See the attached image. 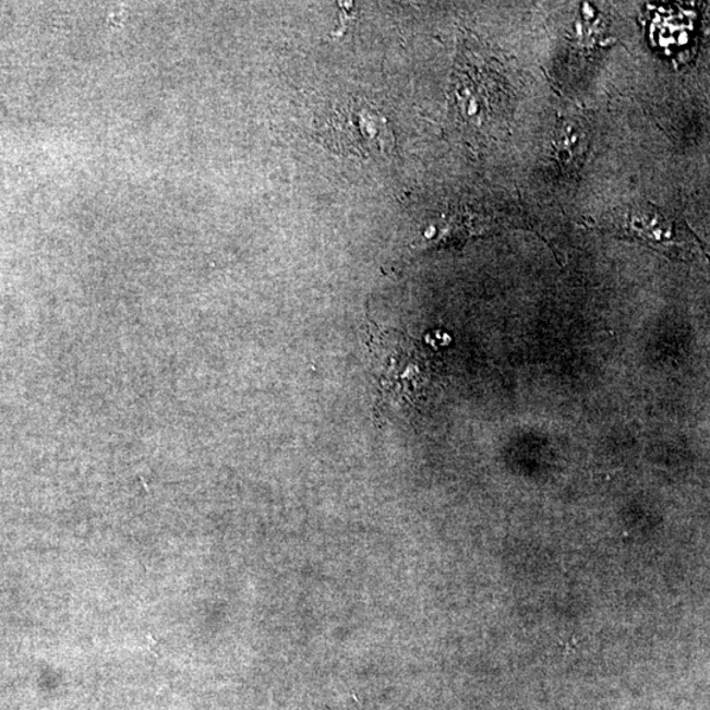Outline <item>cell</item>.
Returning <instances> with one entry per match:
<instances>
[{"label":"cell","mask_w":710,"mask_h":710,"mask_svg":"<svg viewBox=\"0 0 710 710\" xmlns=\"http://www.w3.org/2000/svg\"><path fill=\"white\" fill-rule=\"evenodd\" d=\"M316 136L337 155L364 159L386 157L395 146L386 115L358 97L338 101L326 110L317 121Z\"/></svg>","instance_id":"cell-1"},{"label":"cell","mask_w":710,"mask_h":710,"mask_svg":"<svg viewBox=\"0 0 710 710\" xmlns=\"http://www.w3.org/2000/svg\"><path fill=\"white\" fill-rule=\"evenodd\" d=\"M625 224L631 234L655 244H667L681 236L676 220L651 206L631 208L625 215Z\"/></svg>","instance_id":"cell-3"},{"label":"cell","mask_w":710,"mask_h":710,"mask_svg":"<svg viewBox=\"0 0 710 710\" xmlns=\"http://www.w3.org/2000/svg\"><path fill=\"white\" fill-rule=\"evenodd\" d=\"M554 146L556 156L563 165L579 161L587 149V134L577 123H565L555 134Z\"/></svg>","instance_id":"cell-4"},{"label":"cell","mask_w":710,"mask_h":710,"mask_svg":"<svg viewBox=\"0 0 710 710\" xmlns=\"http://www.w3.org/2000/svg\"><path fill=\"white\" fill-rule=\"evenodd\" d=\"M373 357L380 366L381 387L386 395L400 398L402 394H412L416 383L422 382L426 362L409 338L381 332L375 336Z\"/></svg>","instance_id":"cell-2"}]
</instances>
